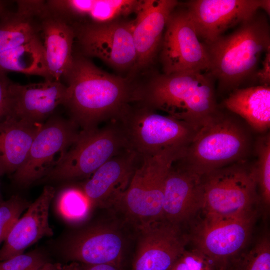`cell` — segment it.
I'll return each instance as SVG.
<instances>
[{"mask_svg": "<svg viewBox=\"0 0 270 270\" xmlns=\"http://www.w3.org/2000/svg\"><path fill=\"white\" fill-rule=\"evenodd\" d=\"M137 0H48L46 6L71 25L102 24L134 12Z\"/></svg>", "mask_w": 270, "mask_h": 270, "instance_id": "obj_22", "label": "cell"}, {"mask_svg": "<svg viewBox=\"0 0 270 270\" xmlns=\"http://www.w3.org/2000/svg\"><path fill=\"white\" fill-rule=\"evenodd\" d=\"M226 270H230V266H229V264H228V268L226 269Z\"/></svg>", "mask_w": 270, "mask_h": 270, "instance_id": "obj_39", "label": "cell"}, {"mask_svg": "<svg viewBox=\"0 0 270 270\" xmlns=\"http://www.w3.org/2000/svg\"><path fill=\"white\" fill-rule=\"evenodd\" d=\"M66 96V86L61 82L45 80L26 85L12 82L6 116L30 123L44 124L58 106L64 105Z\"/></svg>", "mask_w": 270, "mask_h": 270, "instance_id": "obj_17", "label": "cell"}, {"mask_svg": "<svg viewBox=\"0 0 270 270\" xmlns=\"http://www.w3.org/2000/svg\"><path fill=\"white\" fill-rule=\"evenodd\" d=\"M43 124L10 116L0 120V176L14 174L23 166Z\"/></svg>", "mask_w": 270, "mask_h": 270, "instance_id": "obj_23", "label": "cell"}, {"mask_svg": "<svg viewBox=\"0 0 270 270\" xmlns=\"http://www.w3.org/2000/svg\"><path fill=\"white\" fill-rule=\"evenodd\" d=\"M12 82L6 73L0 70V120L8 114V91Z\"/></svg>", "mask_w": 270, "mask_h": 270, "instance_id": "obj_33", "label": "cell"}, {"mask_svg": "<svg viewBox=\"0 0 270 270\" xmlns=\"http://www.w3.org/2000/svg\"><path fill=\"white\" fill-rule=\"evenodd\" d=\"M64 79L66 82L64 106L82 130L118 120L136 102L137 86L102 70L80 54H74L72 66Z\"/></svg>", "mask_w": 270, "mask_h": 270, "instance_id": "obj_1", "label": "cell"}, {"mask_svg": "<svg viewBox=\"0 0 270 270\" xmlns=\"http://www.w3.org/2000/svg\"><path fill=\"white\" fill-rule=\"evenodd\" d=\"M58 206L60 213L68 221L79 223L87 219L92 207L81 188L68 187L60 193Z\"/></svg>", "mask_w": 270, "mask_h": 270, "instance_id": "obj_28", "label": "cell"}, {"mask_svg": "<svg viewBox=\"0 0 270 270\" xmlns=\"http://www.w3.org/2000/svg\"><path fill=\"white\" fill-rule=\"evenodd\" d=\"M210 62V74L220 90L232 92L256 72L262 56L270 51V27L258 11L232 33L204 44Z\"/></svg>", "mask_w": 270, "mask_h": 270, "instance_id": "obj_3", "label": "cell"}, {"mask_svg": "<svg viewBox=\"0 0 270 270\" xmlns=\"http://www.w3.org/2000/svg\"><path fill=\"white\" fill-rule=\"evenodd\" d=\"M199 38L210 44L239 26L260 9L270 16V0H192L181 4Z\"/></svg>", "mask_w": 270, "mask_h": 270, "instance_id": "obj_13", "label": "cell"}, {"mask_svg": "<svg viewBox=\"0 0 270 270\" xmlns=\"http://www.w3.org/2000/svg\"><path fill=\"white\" fill-rule=\"evenodd\" d=\"M28 200L16 195L0 204V246L11 230L30 205Z\"/></svg>", "mask_w": 270, "mask_h": 270, "instance_id": "obj_30", "label": "cell"}, {"mask_svg": "<svg viewBox=\"0 0 270 270\" xmlns=\"http://www.w3.org/2000/svg\"><path fill=\"white\" fill-rule=\"evenodd\" d=\"M2 202L1 200V198H0V204Z\"/></svg>", "mask_w": 270, "mask_h": 270, "instance_id": "obj_40", "label": "cell"}, {"mask_svg": "<svg viewBox=\"0 0 270 270\" xmlns=\"http://www.w3.org/2000/svg\"><path fill=\"white\" fill-rule=\"evenodd\" d=\"M136 229L139 236L132 270H168L189 244L182 226L162 219Z\"/></svg>", "mask_w": 270, "mask_h": 270, "instance_id": "obj_14", "label": "cell"}, {"mask_svg": "<svg viewBox=\"0 0 270 270\" xmlns=\"http://www.w3.org/2000/svg\"><path fill=\"white\" fill-rule=\"evenodd\" d=\"M202 211L210 218H236L258 214L260 203L255 162L248 159L201 176Z\"/></svg>", "mask_w": 270, "mask_h": 270, "instance_id": "obj_5", "label": "cell"}, {"mask_svg": "<svg viewBox=\"0 0 270 270\" xmlns=\"http://www.w3.org/2000/svg\"><path fill=\"white\" fill-rule=\"evenodd\" d=\"M203 206L201 176L177 160L166 178L162 219L182 226L202 211Z\"/></svg>", "mask_w": 270, "mask_h": 270, "instance_id": "obj_19", "label": "cell"}, {"mask_svg": "<svg viewBox=\"0 0 270 270\" xmlns=\"http://www.w3.org/2000/svg\"><path fill=\"white\" fill-rule=\"evenodd\" d=\"M164 74L209 71V56L186 8L179 2L168 20L161 46Z\"/></svg>", "mask_w": 270, "mask_h": 270, "instance_id": "obj_11", "label": "cell"}, {"mask_svg": "<svg viewBox=\"0 0 270 270\" xmlns=\"http://www.w3.org/2000/svg\"><path fill=\"white\" fill-rule=\"evenodd\" d=\"M229 266L230 270H270L269 234L262 235L250 249L230 262Z\"/></svg>", "mask_w": 270, "mask_h": 270, "instance_id": "obj_29", "label": "cell"}, {"mask_svg": "<svg viewBox=\"0 0 270 270\" xmlns=\"http://www.w3.org/2000/svg\"><path fill=\"white\" fill-rule=\"evenodd\" d=\"M0 70L42 76L52 80L48 72L42 35L12 50L0 54Z\"/></svg>", "mask_w": 270, "mask_h": 270, "instance_id": "obj_26", "label": "cell"}, {"mask_svg": "<svg viewBox=\"0 0 270 270\" xmlns=\"http://www.w3.org/2000/svg\"><path fill=\"white\" fill-rule=\"evenodd\" d=\"M16 10L6 11L0 20V54L41 35L40 14L45 0H17Z\"/></svg>", "mask_w": 270, "mask_h": 270, "instance_id": "obj_24", "label": "cell"}, {"mask_svg": "<svg viewBox=\"0 0 270 270\" xmlns=\"http://www.w3.org/2000/svg\"><path fill=\"white\" fill-rule=\"evenodd\" d=\"M48 262L41 252L34 251L0 262V270H38Z\"/></svg>", "mask_w": 270, "mask_h": 270, "instance_id": "obj_32", "label": "cell"}, {"mask_svg": "<svg viewBox=\"0 0 270 270\" xmlns=\"http://www.w3.org/2000/svg\"><path fill=\"white\" fill-rule=\"evenodd\" d=\"M118 120L124 128L130 149L140 156L170 148H186L198 130L186 122L140 104L136 108L130 106Z\"/></svg>", "mask_w": 270, "mask_h": 270, "instance_id": "obj_8", "label": "cell"}, {"mask_svg": "<svg viewBox=\"0 0 270 270\" xmlns=\"http://www.w3.org/2000/svg\"><path fill=\"white\" fill-rule=\"evenodd\" d=\"M81 264L76 262H70V264L62 266V270H81Z\"/></svg>", "mask_w": 270, "mask_h": 270, "instance_id": "obj_37", "label": "cell"}, {"mask_svg": "<svg viewBox=\"0 0 270 270\" xmlns=\"http://www.w3.org/2000/svg\"><path fill=\"white\" fill-rule=\"evenodd\" d=\"M186 150L172 148L140 156L130 183L116 206L136 228L162 219L166 178Z\"/></svg>", "mask_w": 270, "mask_h": 270, "instance_id": "obj_6", "label": "cell"}, {"mask_svg": "<svg viewBox=\"0 0 270 270\" xmlns=\"http://www.w3.org/2000/svg\"><path fill=\"white\" fill-rule=\"evenodd\" d=\"M258 214L236 218L204 217L188 234L193 248L228 265L242 252L250 238Z\"/></svg>", "mask_w": 270, "mask_h": 270, "instance_id": "obj_12", "label": "cell"}, {"mask_svg": "<svg viewBox=\"0 0 270 270\" xmlns=\"http://www.w3.org/2000/svg\"><path fill=\"white\" fill-rule=\"evenodd\" d=\"M136 102L197 130L219 110L213 78L200 72L156 74L138 86Z\"/></svg>", "mask_w": 270, "mask_h": 270, "instance_id": "obj_2", "label": "cell"}, {"mask_svg": "<svg viewBox=\"0 0 270 270\" xmlns=\"http://www.w3.org/2000/svg\"><path fill=\"white\" fill-rule=\"evenodd\" d=\"M71 26L76 33L78 54L97 58L118 70H134L137 56L132 20Z\"/></svg>", "mask_w": 270, "mask_h": 270, "instance_id": "obj_10", "label": "cell"}, {"mask_svg": "<svg viewBox=\"0 0 270 270\" xmlns=\"http://www.w3.org/2000/svg\"><path fill=\"white\" fill-rule=\"evenodd\" d=\"M78 128L71 119L50 118L36 134L25 162L14 174V182L27 187L44 178L60 164L74 144Z\"/></svg>", "mask_w": 270, "mask_h": 270, "instance_id": "obj_9", "label": "cell"}, {"mask_svg": "<svg viewBox=\"0 0 270 270\" xmlns=\"http://www.w3.org/2000/svg\"><path fill=\"white\" fill-rule=\"evenodd\" d=\"M54 188L46 186L41 194L30 204L15 224L0 248V262L24 254L41 239L50 237L54 232L49 222L50 204Z\"/></svg>", "mask_w": 270, "mask_h": 270, "instance_id": "obj_20", "label": "cell"}, {"mask_svg": "<svg viewBox=\"0 0 270 270\" xmlns=\"http://www.w3.org/2000/svg\"><path fill=\"white\" fill-rule=\"evenodd\" d=\"M109 122L102 128L80 132L62 162L44 179L52 181L88 179L110 159L130 149L120 122L114 120Z\"/></svg>", "mask_w": 270, "mask_h": 270, "instance_id": "obj_7", "label": "cell"}, {"mask_svg": "<svg viewBox=\"0 0 270 270\" xmlns=\"http://www.w3.org/2000/svg\"><path fill=\"white\" fill-rule=\"evenodd\" d=\"M260 85L270 86V51L265 54L262 62V68L256 74Z\"/></svg>", "mask_w": 270, "mask_h": 270, "instance_id": "obj_34", "label": "cell"}, {"mask_svg": "<svg viewBox=\"0 0 270 270\" xmlns=\"http://www.w3.org/2000/svg\"><path fill=\"white\" fill-rule=\"evenodd\" d=\"M140 156L126 149L96 170L81 188L92 208L117 206L128 189Z\"/></svg>", "mask_w": 270, "mask_h": 270, "instance_id": "obj_16", "label": "cell"}, {"mask_svg": "<svg viewBox=\"0 0 270 270\" xmlns=\"http://www.w3.org/2000/svg\"><path fill=\"white\" fill-rule=\"evenodd\" d=\"M40 17L47 68L52 80L61 82L72 66L76 33L70 24L48 8L46 0Z\"/></svg>", "mask_w": 270, "mask_h": 270, "instance_id": "obj_21", "label": "cell"}, {"mask_svg": "<svg viewBox=\"0 0 270 270\" xmlns=\"http://www.w3.org/2000/svg\"><path fill=\"white\" fill-rule=\"evenodd\" d=\"M81 265V270H122V266L110 264Z\"/></svg>", "mask_w": 270, "mask_h": 270, "instance_id": "obj_35", "label": "cell"}, {"mask_svg": "<svg viewBox=\"0 0 270 270\" xmlns=\"http://www.w3.org/2000/svg\"><path fill=\"white\" fill-rule=\"evenodd\" d=\"M257 157L255 162L258 193L260 203L267 210L270 205V135L266 133L254 142Z\"/></svg>", "mask_w": 270, "mask_h": 270, "instance_id": "obj_27", "label": "cell"}, {"mask_svg": "<svg viewBox=\"0 0 270 270\" xmlns=\"http://www.w3.org/2000/svg\"><path fill=\"white\" fill-rule=\"evenodd\" d=\"M228 264L216 261L193 248L186 249L168 270H226Z\"/></svg>", "mask_w": 270, "mask_h": 270, "instance_id": "obj_31", "label": "cell"}, {"mask_svg": "<svg viewBox=\"0 0 270 270\" xmlns=\"http://www.w3.org/2000/svg\"><path fill=\"white\" fill-rule=\"evenodd\" d=\"M62 265L60 263L48 262L43 265L38 270H62Z\"/></svg>", "mask_w": 270, "mask_h": 270, "instance_id": "obj_36", "label": "cell"}, {"mask_svg": "<svg viewBox=\"0 0 270 270\" xmlns=\"http://www.w3.org/2000/svg\"><path fill=\"white\" fill-rule=\"evenodd\" d=\"M176 0H139L133 22V38L136 52L134 70L142 69L154 61L161 48L166 26Z\"/></svg>", "mask_w": 270, "mask_h": 270, "instance_id": "obj_18", "label": "cell"}, {"mask_svg": "<svg viewBox=\"0 0 270 270\" xmlns=\"http://www.w3.org/2000/svg\"><path fill=\"white\" fill-rule=\"evenodd\" d=\"M6 2L0 0V18L2 15L6 11Z\"/></svg>", "mask_w": 270, "mask_h": 270, "instance_id": "obj_38", "label": "cell"}, {"mask_svg": "<svg viewBox=\"0 0 270 270\" xmlns=\"http://www.w3.org/2000/svg\"><path fill=\"white\" fill-rule=\"evenodd\" d=\"M224 106L245 122L253 132L264 134L270 127V86H258L232 91Z\"/></svg>", "mask_w": 270, "mask_h": 270, "instance_id": "obj_25", "label": "cell"}, {"mask_svg": "<svg viewBox=\"0 0 270 270\" xmlns=\"http://www.w3.org/2000/svg\"><path fill=\"white\" fill-rule=\"evenodd\" d=\"M126 242L119 228L101 224L74 236L65 250L66 258L81 264H110L122 266Z\"/></svg>", "mask_w": 270, "mask_h": 270, "instance_id": "obj_15", "label": "cell"}, {"mask_svg": "<svg viewBox=\"0 0 270 270\" xmlns=\"http://www.w3.org/2000/svg\"><path fill=\"white\" fill-rule=\"evenodd\" d=\"M252 132L240 117L218 110L198 129L180 160L202 176L248 160L254 149Z\"/></svg>", "mask_w": 270, "mask_h": 270, "instance_id": "obj_4", "label": "cell"}]
</instances>
